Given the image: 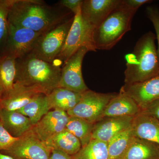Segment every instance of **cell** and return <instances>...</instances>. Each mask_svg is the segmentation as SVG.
<instances>
[{"instance_id": "obj_1", "label": "cell", "mask_w": 159, "mask_h": 159, "mask_svg": "<svg viewBox=\"0 0 159 159\" xmlns=\"http://www.w3.org/2000/svg\"><path fill=\"white\" fill-rule=\"evenodd\" d=\"M65 15L41 0H14L8 15V23L45 33L63 22Z\"/></svg>"}, {"instance_id": "obj_2", "label": "cell", "mask_w": 159, "mask_h": 159, "mask_svg": "<svg viewBox=\"0 0 159 159\" xmlns=\"http://www.w3.org/2000/svg\"><path fill=\"white\" fill-rule=\"evenodd\" d=\"M15 83L48 95L59 87L61 69L30 53L16 61Z\"/></svg>"}, {"instance_id": "obj_3", "label": "cell", "mask_w": 159, "mask_h": 159, "mask_svg": "<svg viewBox=\"0 0 159 159\" xmlns=\"http://www.w3.org/2000/svg\"><path fill=\"white\" fill-rule=\"evenodd\" d=\"M155 34L149 31L139 38L133 51L126 54L124 84L142 82L158 75L159 61Z\"/></svg>"}, {"instance_id": "obj_4", "label": "cell", "mask_w": 159, "mask_h": 159, "mask_svg": "<svg viewBox=\"0 0 159 159\" xmlns=\"http://www.w3.org/2000/svg\"><path fill=\"white\" fill-rule=\"evenodd\" d=\"M136 11L126 7L121 0L116 8L95 29L93 39L97 50H109L131 29Z\"/></svg>"}, {"instance_id": "obj_5", "label": "cell", "mask_w": 159, "mask_h": 159, "mask_svg": "<svg viewBox=\"0 0 159 159\" xmlns=\"http://www.w3.org/2000/svg\"><path fill=\"white\" fill-rule=\"evenodd\" d=\"M95 29L83 19L81 8L74 16V20L62 50L57 58L66 62L81 48L96 52L93 34Z\"/></svg>"}, {"instance_id": "obj_6", "label": "cell", "mask_w": 159, "mask_h": 159, "mask_svg": "<svg viewBox=\"0 0 159 159\" xmlns=\"http://www.w3.org/2000/svg\"><path fill=\"white\" fill-rule=\"evenodd\" d=\"M74 18L65 20L50 31L43 33L31 53L44 61L53 63L62 50Z\"/></svg>"}, {"instance_id": "obj_7", "label": "cell", "mask_w": 159, "mask_h": 159, "mask_svg": "<svg viewBox=\"0 0 159 159\" xmlns=\"http://www.w3.org/2000/svg\"><path fill=\"white\" fill-rule=\"evenodd\" d=\"M117 94L102 93L89 89L82 93L77 105L67 113L70 116L79 117L95 124L102 119L106 107Z\"/></svg>"}, {"instance_id": "obj_8", "label": "cell", "mask_w": 159, "mask_h": 159, "mask_svg": "<svg viewBox=\"0 0 159 159\" xmlns=\"http://www.w3.org/2000/svg\"><path fill=\"white\" fill-rule=\"evenodd\" d=\"M43 33L9 24L5 52L16 59L22 58L32 52L38 40Z\"/></svg>"}, {"instance_id": "obj_9", "label": "cell", "mask_w": 159, "mask_h": 159, "mask_svg": "<svg viewBox=\"0 0 159 159\" xmlns=\"http://www.w3.org/2000/svg\"><path fill=\"white\" fill-rule=\"evenodd\" d=\"M88 52L85 48H81L64 63L61 70L59 87L81 93L88 90L82 73L83 60Z\"/></svg>"}, {"instance_id": "obj_10", "label": "cell", "mask_w": 159, "mask_h": 159, "mask_svg": "<svg viewBox=\"0 0 159 159\" xmlns=\"http://www.w3.org/2000/svg\"><path fill=\"white\" fill-rule=\"evenodd\" d=\"M51 151L31 130L1 152L15 159H49Z\"/></svg>"}, {"instance_id": "obj_11", "label": "cell", "mask_w": 159, "mask_h": 159, "mask_svg": "<svg viewBox=\"0 0 159 159\" xmlns=\"http://www.w3.org/2000/svg\"><path fill=\"white\" fill-rule=\"evenodd\" d=\"M133 99L143 110L159 99V75L142 82L122 86L120 92Z\"/></svg>"}, {"instance_id": "obj_12", "label": "cell", "mask_w": 159, "mask_h": 159, "mask_svg": "<svg viewBox=\"0 0 159 159\" xmlns=\"http://www.w3.org/2000/svg\"><path fill=\"white\" fill-rule=\"evenodd\" d=\"M69 116L67 113L64 111H50L33 125L31 131L41 141L45 142L66 129Z\"/></svg>"}, {"instance_id": "obj_13", "label": "cell", "mask_w": 159, "mask_h": 159, "mask_svg": "<svg viewBox=\"0 0 159 159\" xmlns=\"http://www.w3.org/2000/svg\"><path fill=\"white\" fill-rule=\"evenodd\" d=\"M121 0H84L81 6L83 19L97 29L120 4Z\"/></svg>"}, {"instance_id": "obj_14", "label": "cell", "mask_w": 159, "mask_h": 159, "mask_svg": "<svg viewBox=\"0 0 159 159\" xmlns=\"http://www.w3.org/2000/svg\"><path fill=\"white\" fill-rule=\"evenodd\" d=\"M134 118L130 116L102 118L94 124L92 139L108 143L117 135L131 127Z\"/></svg>"}, {"instance_id": "obj_15", "label": "cell", "mask_w": 159, "mask_h": 159, "mask_svg": "<svg viewBox=\"0 0 159 159\" xmlns=\"http://www.w3.org/2000/svg\"><path fill=\"white\" fill-rule=\"evenodd\" d=\"M141 112L142 110L133 99L125 94L119 93L111 99L106 107L102 114V118L135 117L141 113Z\"/></svg>"}, {"instance_id": "obj_16", "label": "cell", "mask_w": 159, "mask_h": 159, "mask_svg": "<svg viewBox=\"0 0 159 159\" xmlns=\"http://www.w3.org/2000/svg\"><path fill=\"white\" fill-rule=\"evenodd\" d=\"M39 94L42 93L15 83L12 89L0 99V106L2 109L17 111Z\"/></svg>"}, {"instance_id": "obj_17", "label": "cell", "mask_w": 159, "mask_h": 159, "mask_svg": "<svg viewBox=\"0 0 159 159\" xmlns=\"http://www.w3.org/2000/svg\"><path fill=\"white\" fill-rule=\"evenodd\" d=\"M0 121L7 132L16 139L28 133L33 127L30 119L17 111L2 109Z\"/></svg>"}, {"instance_id": "obj_18", "label": "cell", "mask_w": 159, "mask_h": 159, "mask_svg": "<svg viewBox=\"0 0 159 159\" xmlns=\"http://www.w3.org/2000/svg\"><path fill=\"white\" fill-rule=\"evenodd\" d=\"M135 136L159 145V121L141 113L135 117L132 125Z\"/></svg>"}, {"instance_id": "obj_19", "label": "cell", "mask_w": 159, "mask_h": 159, "mask_svg": "<svg viewBox=\"0 0 159 159\" xmlns=\"http://www.w3.org/2000/svg\"><path fill=\"white\" fill-rule=\"evenodd\" d=\"M82 93L65 88H56L51 93L47 95L50 110L67 112L79 102Z\"/></svg>"}, {"instance_id": "obj_20", "label": "cell", "mask_w": 159, "mask_h": 159, "mask_svg": "<svg viewBox=\"0 0 159 159\" xmlns=\"http://www.w3.org/2000/svg\"><path fill=\"white\" fill-rule=\"evenodd\" d=\"M44 144L49 150L62 152L71 156L81 149V143L77 138L65 129L49 138Z\"/></svg>"}, {"instance_id": "obj_21", "label": "cell", "mask_w": 159, "mask_h": 159, "mask_svg": "<svg viewBox=\"0 0 159 159\" xmlns=\"http://www.w3.org/2000/svg\"><path fill=\"white\" fill-rule=\"evenodd\" d=\"M16 61L15 57L4 52L0 56V96L9 93L14 86L16 76Z\"/></svg>"}, {"instance_id": "obj_22", "label": "cell", "mask_w": 159, "mask_h": 159, "mask_svg": "<svg viewBox=\"0 0 159 159\" xmlns=\"http://www.w3.org/2000/svg\"><path fill=\"white\" fill-rule=\"evenodd\" d=\"M122 159H159V145L134 136Z\"/></svg>"}, {"instance_id": "obj_23", "label": "cell", "mask_w": 159, "mask_h": 159, "mask_svg": "<svg viewBox=\"0 0 159 159\" xmlns=\"http://www.w3.org/2000/svg\"><path fill=\"white\" fill-rule=\"evenodd\" d=\"M50 111L48 96L39 94L17 111L29 118L34 125Z\"/></svg>"}, {"instance_id": "obj_24", "label": "cell", "mask_w": 159, "mask_h": 159, "mask_svg": "<svg viewBox=\"0 0 159 159\" xmlns=\"http://www.w3.org/2000/svg\"><path fill=\"white\" fill-rule=\"evenodd\" d=\"M94 123L82 118L75 116H69L66 129L78 139L84 147L92 139Z\"/></svg>"}, {"instance_id": "obj_25", "label": "cell", "mask_w": 159, "mask_h": 159, "mask_svg": "<svg viewBox=\"0 0 159 159\" xmlns=\"http://www.w3.org/2000/svg\"><path fill=\"white\" fill-rule=\"evenodd\" d=\"M131 127L113 138L107 143L109 159H122L134 137Z\"/></svg>"}, {"instance_id": "obj_26", "label": "cell", "mask_w": 159, "mask_h": 159, "mask_svg": "<svg viewBox=\"0 0 159 159\" xmlns=\"http://www.w3.org/2000/svg\"><path fill=\"white\" fill-rule=\"evenodd\" d=\"M72 157L73 159H109L107 143L92 139Z\"/></svg>"}, {"instance_id": "obj_27", "label": "cell", "mask_w": 159, "mask_h": 159, "mask_svg": "<svg viewBox=\"0 0 159 159\" xmlns=\"http://www.w3.org/2000/svg\"><path fill=\"white\" fill-rule=\"evenodd\" d=\"M14 0H0V46L7 39L8 15Z\"/></svg>"}, {"instance_id": "obj_28", "label": "cell", "mask_w": 159, "mask_h": 159, "mask_svg": "<svg viewBox=\"0 0 159 159\" xmlns=\"http://www.w3.org/2000/svg\"><path fill=\"white\" fill-rule=\"evenodd\" d=\"M146 12L147 17L153 25L156 33V37L158 41L157 52L159 61V9L156 6H148L146 7Z\"/></svg>"}, {"instance_id": "obj_29", "label": "cell", "mask_w": 159, "mask_h": 159, "mask_svg": "<svg viewBox=\"0 0 159 159\" xmlns=\"http://www.w3.org/2000/svg\"><path fill=\"white\" fill-rule=\"evenodd\" d=\"M17 139L11 136L0 122V151L8 150Z\"/></svg>"}, {"instance_id": "obj_30", "label": "cell", "mask_w": 159, "mask_h": 159, "mask_svg": "<svg viewBox=\"0 0 159 159\" xmlns=\"http://www.w3.org/2000/svg\"><path fill=\"white\" fill-rule=\"evenodd\" d=\"M141 113L153 117L159 121V99L150 103L142 110Z\"/></svg>"}, {"instance_id": "obj_31", "label": "cell", "mask_w": 159, "mask_h": 159, "mask_svg": "<svg viewBox=\"0 0 159 159\" xmlns=\"http://www.w3.org/2000/svg\"><path fill=\"white\" fill-rule=\"evenodd\" d=\"M83 1L82 0H61L60 3L64 7L70 9L74 13V16L81 8Z\"/></svg>"}, {"instance_id": "obj_32", "label": "cell", "mask_w": 159, "mask_h": 159, "mask_svg": "<svg viewBox=\"0 0 159 159\" xmlns=\"http://www.w3.org/2000/svg\"><path fill=\"white\" fill-rule=\"evenodd\" d=\"M152 2L150 0H122V3L126 7L136 11L142 5Z\"/></svg>"}, {"instance_id": "obj_33", "label": "cell", "mask_w": 159, "mask_h": 159, "mask_svg": "<svg viewBox=\"0 0 159 159\" xmlns=\"http://www.w3.org/2000/svg\"><path fill=\"white\" fill-rule=\"evenodd\" d=\"M49 159H73L70 155L56 150H51Z\"/></svg>"}, {"instance_id": "obj_34", "label": "cell", "mask_w": 159, "mask_h": 159, "mask_svg": "<svg viewBox=\"0 0 159 159\" xmlns=\"http://www.w3.org/2000/svg\"><path fill=\"white\" fill-rule=\"evenodd\" d=\"M0 159H15L11 156L6 154L0 151Z\"/></svg>"}, {"instance_id": "obj_35", "label": "cell", "mask_w": 159, "mask_h": 159, "mask_svg": "<svg viewBox=\"0 0 159 159\" xmlns=\"http://www.w3.org/2000/svg\"><path fill=\"white\" fill-rule=\"evenodd\" d=\"M0 99H1V96H0ZM1 110H2V108H1V106H0V114H1ZM0 122H1V121H0Z\"/></svg>"}, {"instance_id": "obj_36", "label": "cell", "mask_w": 159, "mask_h": 159, "mask_svg": "<svg viewBox=\"0 0 159 159\" xmlns=\"http://www.w3.org/2000/svg\"><path fill=\"white\" fill-rule=\"evenodd\" d=\"M158 75H159V72Z\"/></svg>"}]
</instances>
